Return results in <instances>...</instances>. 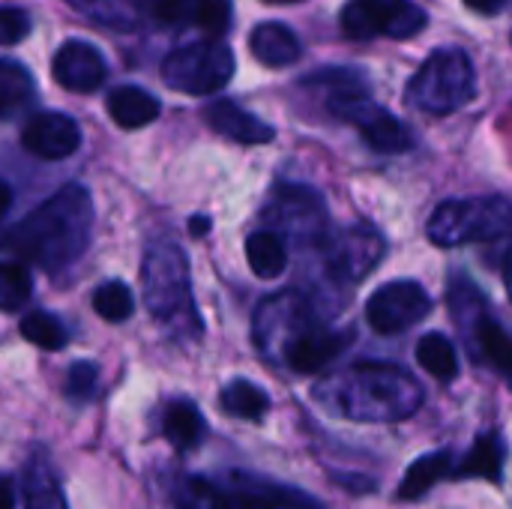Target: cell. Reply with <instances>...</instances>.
Returning <instances> with one entry per match:
<instances>
[{"mask_svg": "<svg viewBox=\"0 0 512 509\" xmlns=\"http://www.w3.org/2000/svg\"><path fill=\"white\" fill-rule=\"evenodd\" d=\"M93 219L96 210L87 186L66 183L6 231L3 249L9 258L57 273L87 252L93 240Z\"/></svg>", "mask_w": 512, "mask_h": 509, "instance_id": "obj_1", "label": "cell"}, {"mask_svg": "<svg viewBox=\"0 0 512 509\" xmlns=\"http://www.w3.org/2000/svg\"><path fill=\"white\" fill-rule=\"evenodd\" d=\"M252 333L261 354L279 360L297 375H315L327 369L354 342V330L324 327L300 291H285L264 300L255 312Z\"/></svg>", "mask_w": 512, "mask_h": 509, "instance_id": "obj_2", "label": "cell"}, {"mask_svg": "<svg viewBox=\"0 0 512 509\" xmlns=\"http://www.w3.org/2000/svg\"><path fill=\"white\" fill-rule=\"evenodd\" d=\"M315 402L351 423H399L420 411L423 387L396 363L366 360L324 378Z\"/></svg>", "mask_w": 512, "mask_h": 509, "instance_id": "obj_3", "label": "cell"}, {"mask_svg": "<svg viewBox=\"0 0 512 509\" xmlns=\"http://www.w3.org/2000/svg\"><path fill=\"white\" fill-rule=\"evenodd\" d=\"M141 285L147 312L180 333H198L201 321L192 300V279L186 252L174 240H153L141 261Z\"/></svg>", "mask_w": 512, "mask_h": 509, "instance_id": "obj_4", "label": "cell"}, {"mask_svg": "<svg viewBox=\"0 0 512 509\" xmlns=\"http://www.w3.org/2000/svg\"><path fill=\"white\" fill-rule=\"evenodd\" d=\"M426 234L441 249L504 240L512 234V201L504 195L450 198L435 207Z\"/></svg>", "mask_w": 512, "mask_h": 509, "instance_id": "obj_5", "label": "cell"}, {"mask_svg": "<svg viewBox=\"0 0 512 509\" xmlns=\"http://www.w3.org/2000/svg\"><path fill=\"white\" fill-rule=\"evenodd\" d=\"M477 96V72L462 48H438L408 81L405 99L432 117H447L465 108Z\"/></svg>", "mask_w": 512, "mask_h": 509, "instance_id": "obj_6", "label": "cell"}, {"mask_svg": "<svg viewBox=\"0 0 512 509\" xmlns=\"http://www.w3.org/2000/svg\"><path fill=\"white\" fill-rule=\"evenodd\" d=\"M234 78V51L222 39H201L174 48L162 60V81L189 96H210Z\"/></svg>", "mask_w": 512, "mask_h": 509, "instance_id": "obj_7", "label": "cell"}, {"mask_svg": "<svg viewBox=\"0 0 512 509\" xmlns=\"http://www.w3.org/2000/svg\"><path fill=\"white\" fill-rule=\"evenodd\" d=\"M450 306L459 315V321L468 327V345L483 366L495 369L504 381L512 384V333L492 318V312L483 309V297L468 279H453ZM453 315V318H456Z\"/></svg>", "mask_w": 512, "mask_h": 509, "instance_id": "obj_8", "label": "cell"}, {"mask_svg": "<svg viewBox=\"0 0 512 509\" xmlns=\"http://www.w3.org/2000/svg\"><path fill=\"white\" fill-rule=\"evenodd\" d=\"M327 108L333 111V117L354 126L366 138V144L378 153H405L414 147L411 129L393 111L378 105L366 90L330 93Z\"/></svg>", "mask_w": 512, "mask_h": 509, "instance_id": "obj_9", "label": "cell"}, {"mask_svg": "<svg viewBox=\"0 0 512 509\" xmlns=\"http://www.w3.org/2000/svg\"><path fill=\"white\" fill-rule=\"evenodd\" d=\"M339 21L348 39L369 42L375 36L411 39L426 30L429 15L414 0H348Z\"/></svg>", "mask_w": 512, "mask_h": 509, "instance_id": "obj_10", "label": "cell"}, {"mask_svg": "<svg viewBox=\"0 0 512 509\" xmlns=\"http://www.w3.org/2000/svg\"><path fill=\"white\" fill-rule=\"evenodd\" d=\"M264 219L270 231L282 237L288 234L291 240H306L312 246H321V240L330 234L324 198L312 186H303V183H279L270 192Z\"/></svg>", "mask_w": 512, "mask_h": 509, "instance_id": "obj_11", "label": "cell"}, {"mask_svg": "<svg viewBox=\"0 0 512 509\" xmlns=\"http://www.w3.org/2000/svg\"><path fill=\"white\" fill-rule=\"evenodd\" d=\"M321 252H324V267L336 282L357 285L378 267L387 246L372 225H348L330 231L321 240Z\"/></svg>", "mask_w": 512, "mask_h": 509, "instance_id": "obj_12", "label": "cell"}, {"mask_svg": "<svg viewBox=\"0 0 512 509\" xmlns=\"http://www.w3.org/2000/svg\"><path fill=\"white\" fill-rule=\"evenodd\" d=\"M429 312L432 297L414 279L387 282L366 300V321L378 336H399L420 324Z\"/></svg>", "mask_w": 512, "mask_h": 509, "instance_id": "obj_13", "label": "cell"}, {"mask_svg": "<svg viewBox=\"0 0 512 509\" xmlns=\"http://www.w3.org/2000/svg\"><path fill=\"white\" fill-rule=\"evenodd\" d=\"M21 147L39 159L60 162L81 147V126L63 111H39L21 129Z\"/></svg>", "mask_w": 512, "mask_h": 509, "instance_id": "obj_14", "label": "cell"}, {"mask_svg": "<svg viewBox=\"0 0 512 509\" xmlns=\"http://www.w3.org/2000/svg\"><path fill=\"white\" fill-rule=\"evenodd\" d=\"M231 480L234 486L225 492L219 509H321L312 495L294 486H279L252 474H231Z\"/></svg>", "mask_w": 512, "mask_h": 509, "instance_id": "obj_15", "label": "cell"}, {"mask_svg": "<svg viewBox=\"0 0 512 509\" xmlns=\"http://www.w3.org/2000/svg\"><path fill=\"white\" fill-rule=\"evenodd\" d=\"M51 75L63 90L93 93L96 87H102L108 66L96 45H90L84 39H69L57 48V54L51 60Z\"/></svg>", "mask_w": 512, "mask_h": 509, "instance_id": "obj_16", "label": "cell"}, {"mask_svg": "<svg viewBox=\"0 0 512 509\" xmlns=\"http://www.w3.org/2000/svg\"><path fill=\"white\" fill-rule=\"evenodd\" d=\"M204 123L219 132L228 141L237 144H267L276 138V129L270 123H264L261 117H255L252 111H246L243 105L231 102V99H216L201 111Z\"/></svg>", "mask_w": 512, "mask_h": 509, "instance_id": "obj_17", "label": "cell"}, {"mask_svg": "<svg viewBox=\"0 0 512 509\" xmlns=\"http://www.w3.org/2000/svg\"><path fill=\"white\" fill-rule=\"evenodd\" d=\"M249 48H252L255 60L270 66V69H285V66L297 63L300 54H303V45H300L297 33L288 24H279V21L258 24L252 30V36H249Z\"/></svg>", "mask_w": 512, "mask_h": 509, "instance_id": "obj_18", "label": "cell"}, {"mask_svg": "<svg viewBox=\"0 0 512 509\" xmlns=\"http://www.w3.org/2000/svg\"><path fill=\"white\" fill-rule=\"evenodd\" d=\"M21 495H24V509H69L63 486L48 462L45 453H33L21 471Z\"/></svg>", "mask_w": 512, "mask_h": 509, "instance_id": "obj_19", "label": "cell"}, {"mask_svg": "<svg viewBox=\"0 0 512 509\" xmlns=\"http://www.w3.org/2000/svg\"><path fill=\"white\" fill-rule=\"evenodd\" d=\"M105 108L120 129H141L162 114V102L138 84L114 87L105 99Z\"/></svg>", "mask_w": 512, "mask_h": 509, "instance_id": "obj_20", "label": "cell"}, {"mask_svg": "<svg viewBox=\"0 0 512 509\" xmlns=\"http://www.w3.org/2000/svg\"><path fill=\"white\" fill-rule=\"evenodd\" d=\"M162 435L180 453L198 450L207 435V423H204L198 405L189 399H171L162 411Z\"/></svg>", "mask_w": 512, "mask_h": 509, "instance_id": "obj_21", "label": "cell"}, {"mask_svg": "<svg viewBox=\"0 0 512 509\" xmlns=\"http://www.w3.org/2000/svg\"><path fill=\"white\" fill-rule=\"evenodd\" d=\"M456 465H453V453L450 450H438V453H426L420 456L402 477V486L396 492L399 501H420L423 495H429L444 477H453Z\"/></svg>", "mask_w": 512, "mask_h": 509, "instance_id": "obj_22", "label": "cell"}, {"mask_svg": "<svg viewBox=\"0 0 512 509\" xmlns=\"http://www.w3.org/2000/svg\"><path fill=\"white\" fill-rule=\"evenodd\" d=\"M504 456H507V447L504 441L489 432V435H480L474 441V447L465 453V459L456 465V474L459 480H489V483H501L504 477Z\"/></svg>", "mask_w": 512, "mask_h": 509, "instance_id": "obj_23", "label": "cell"}, {"mask_svg": "<svg viewBox=\"0 0 512 509\" xmlns=\"http://www.w3.org/2000/svg\"><path fill=\"white\" fill-rule=\"evenodd\" d=\"M90 21L111 30H135L147 18V0H66Z\"/></svg>", "mask_w": 512, "mask_h": 509, "instance_id": "obj_24", "label": "cell"}, {"mask_svg": "<svg viewBox=\"0 0 512 509\" xmlns=\"http://www.w3.org/2000/svg\"><path fill=\"white\" fill-rule=\"evenodd\" d=\"M246 261L258 279H276L288 267V246L285 237L264 228L246 237Z\"/></svg>", "mask_w": 512, "mask_h": 509, "instance_id": "obj_25", "label": "cell"}, {"mask_svg": "<svg viewBox=\"0 0 512 509\" xmlns=\"http://www.w3.org/2000/svg\"><path fill=\"white\" fill-rule=\"evenodd\" d=\"M219 405L228 417L234 420H249V423H258L267 417L270 411V396L267 390H261L255 381H246V378H237V381H228L219 393Z\"/></svg>", "mask_w": 512, "mask_h": 509, "instance_id": "obj_26", "label": "cell"}, {"mask_svg": "<svg viewBox=\"0 0 512 509\" xmlns=\"http://www.w3.org/2000/svg\"><path fill=\"white\" fill-rule=\"evenodd\" d=\"M33 99H36L33 75L18 60L3 57L0 60V114H3V120H12Z\"/></svg>", "mask_w": 512, "mask_h": 509, "instance_id": "obj_27", "label": "cell"}, {"mask_svg": "<svg viewBox=\"0 0 512 509\" xmlns=\"http://www.w3.org/2000/svg\"><path fill=\"white\" fill-rule=\"evenodd\" d=\"M417 363L438 378L441 384H450L459 378V357H456V345L444 336V333H426L417 342Z\"/></svg>", "mask_w": 512, "mask_h": 509, "instance_id": "obj_28", "label": "cell"}, {"mask_svg": "<svg viewBox=\"0 0 512 509\" xmlns=\"http://www.w3.org/2000/svg\"><path fill=\"white\" fill-rule=\"evenodd\" d=\"M18 330H21V336L30 345L45 348V351H60L69 342V330L51 312H30V315H24L21 324H18Z\"/></svg>", "mask_w": 512, "mask_h": 509, "instance_id": "obj_29", "label": "cell"}, {"mask_svg": "<svg viewBox=\"0 0 512 509\" xmlns=\"http://www.w3.org/2000/svg\"><path fill=\"white\" fill-rule=\"evenodd\" d=\"M0 288H3V312L15 315L18 309H24V303L30 300V291H33L30 264H24L18 258H6L0 264Z\"/></svg>", "mask_w": 512, "mask_h": 509, "instance_id": "obj_30", "label": "cell"}, {"mask_svg": "<svg viewBox=\"0 0 512 509\" xmlns=\"http://www.w3.org/2000/svg\"><path fill=\"white\" fill-rule=\"evenodd\" d=\"M93 309H96V315H99L102 321H108V324H123V321H129L132 312H135V297H132L129 285H123V282L114 279V282H105V285L96 288V294H93Z\"/></svg>", "mask_w": 512, "mask_h": 509, "instance_id": "obj_31", "label": "cell"}, {"mask_svg": "<svg viewBox=\"0 0 512 509\" xmlns=\"http://www.w3.org/2000/svg\"><path fill=\"white\" fill-rule=\"evenodd\" d=\"M225 498V489L210 483L207 477H183L174 489V504L177 509H219Z\"/></svg>", "mask_w": 512, "mask_h": 509, "instance_id": "obj_32", "label": "cell"}, {"mask_svg": "<svg viewBox=\"0 0 512 509\" xmlns=\"http://www.w3.org/2000/svg\"><path fill=\"white\" fill-rule=\"evenodd\" d=\"M99 387V369L90 360H78L72 363V369L66 372V399L75 405H87L96 396Z\"/></svg>", "mask_w": 512, "mask_h": 509, "instance_id": "obj_33", "label": "cell"}, {"mask_svg": "<svg viewBox=\"0 0 512 509\" xmlns=\"http://www.w3.org/2000/svg\"><path fill=\"white\" fill-rule=\"evenodd\" d=\"M195 24L210 36H225L231 27V0H198Z\"/></svg>", "mask_w": 512, "mask_h": 509, "instance_id": "obj_34", "label": "cell"}, {"mask_svg": "<svg viewBox=\"0 0 512 509\" xmlns=\"http://www.w3.org/2000/svg\"><path fill=\"white\" fill-rule=\"evenodd\" d=\"M198 0H147V15L162 27H177L195 18Z\"/></svg>", "mask_w": 512, "mask_h": 509, "instance_id": "obj_35", "label": "cell"}, {"mask_svg": "<svg viewBox=\"0 0 512 509\" xmlns=\"http://www.w3.org/2000/svg\"><path fill=\"white\" fill-rule=\"evenodd\" d=\"M27 33H30V15L24 9H18V6H3V12H0V36H3V42L15 45Z\"/></svg>", "mask_w": 512, "mask_h": 509, "instance_id": "obj_36", "label": "cell"}, {"mask_svg": "<svg viewBox=\"0 0 512 509\" xmlns=\"http://www.w3.org/2000/svg\"><path fill=\"white\" fill-rule=\"evenodd\" d=\"M465 6H471L480 15H495L507 6V0H465Z\"/></svg>", "mask_w": 512, "mask_h": 509, "instance_id": "obj_37", "label": "cell"}, {"mask_svg": "<svg viewBox=\"0 0 512 509\" xmlns=\"http://www.w3.org/2000/svg\"><path fill=\"white\" fill-rule=\"evenodd\" d=\"M3 501H0V507L3 509H15V483H12V477H3Z\"/></svg>", "mask_w": 512, "mask_h": 509, "instance_id": "obj_38", "label": "cell"}, {"mask_svg": "<svg viewBox=\"0 0 512 509\" xmlns=\"http://www.w3.org/2000/svg\"><path fill=\"white\" fill-rule=\"evenodd\" d=\"M207 231H210V219H207V216H192V219H189V234L204 237Z\"/></svg>", "mask_w": 512, "mask_h": 509, "instance_id": "obj_39", "label": "cell"}, {"mask_svg": "<svg viewBox=\"0 0 512 509\" xmlns=\"http://www.w3.org/2000/svg\"><path fill=\"white\" fill-rule=\"evenodd\" d=\"M504 285H507V294H510V303H512V243H510V252H507V261H504Z\"/></svg>", "mask_w": 512, "mask_h": 509, "instance_id": "obj_40", "label": "cell"}, {"mask_svg": "<svg viewBox=\"0 0 512 509\" xmlns=\"http://www.w3.org/2000/svg\"><path fill=\"white\" fill-rule=\"evenodd\" d=\"M264 3H297V0H264Z\"/></svg>", "mask_w": 512, "mask_h": 509, "instance_id": "obj_41", "label": "cell"}]
</instances>
